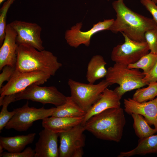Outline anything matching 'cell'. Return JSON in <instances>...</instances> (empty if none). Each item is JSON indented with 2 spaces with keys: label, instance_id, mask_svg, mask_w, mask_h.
<instances>
[{
  "label": "cell",
  "instance_id": "6da1fadb",
  "mask_svg": "<svg viewBox=\"0 0 157 157\" xmlns=\"http://www.w3.org/2000/svg\"><path fill=\"white\" fill-rule=\"evenodd\" d=\"M116 18L109 30L116 33H122L133 40L145 41V33L157 25L153 19L138 13L127 7L124 0H117L112 3Z\"/></svg>",
  "mask_w": 157,
  "mask_h": 157
},
{
  "label": "cell",
  "instance_id": "7a4b0ae2",
  "mask_svg": "<svg viewBox=\"0 0 157 157\" xmlns=\"http://www.w3.org/2000/svg\"><path fill=\"white\" fill-rule=\"evenodd\" d=\"M124 114L121 107L109 108L91 117L83 126L99 139L118 142L126 123Z\"/></svg>",
  "mask_w": 157,
  "mask_h": 157
},
{
  "label": "cell",
  "instance_id": "3957f363",
  "mask_svg": "<svg viewBox=\"0 0 157 157\" xmlns=\"http://www.w3.org/2000/svg\"><path fill=\"white\" fill-rule=\"evenodd\" d=\"M17 58L16 69L22 72L39 71L52 76L62 65L51 52L26 44L18 45Z\"/></svg>",
  "mask_w": 157,
  "mask_h": 157
},
{
  "label": "cell",
  "instance_id": "277c9868",
  "mask_svg": "<svg viewBox=\"0 0 157 157\" xmlns=\"http://www.w3.org/2000/svg\"><path fill=\"white\" fill-rule=\"evenodd\" d=\"M144 76L139 69L130 68L127 65L115 63L107 69L105 80L110 85H119L114 90L122 97L127 92L146 85L142 81Z\"/></svg>",
  "mask_w": 157,
  "mask_h": 157
},
{
  "label": "cell",
  "instance_id": "5b68a950",
  "mask_svg": "<svg viewBox=\"0 0 157 157\" xmlns=\"http://www.w3.org/2000/svg\"><path fill=\"white\" fill-rule=\"evenodd\" d=\"M68 84L71 96L86 113L99 99L103 91L110 85L105 79L94 84L82 83L69 79Z\"/></svg>",
  "mask_w": 157,
  "mask_h": 157
},
{
  "label": "cell",
  "instance_id": "8992f818",
  "mask_svg": "<svg viewBox=\"0 0 157 157\" xmlns=\"http://www.w3.org/2000/svg\"><path fill=\"white\" fill-rule=\"evenodd\" d=\"M51 76L41 71L22 72L15 69L10 80L0 88V99L20 92L33 84H43Z\"/></svg>",
  "mask_w": 157,
  "mask_h": 157
},
{
  "label": "cell",
  "instance_id": "52a82bcc",
  "mask_svg": "<svg viewBox=\"0 0 157 157\" xmlns=\"http://www.w3.org/2000/svg\"><path fill=\"white\" fill-rule=\"evenodd\" d=\"M55 107L45 109L30 107L27 101L22 107L15 109L16 113L6 125L7 129H14L18 131H27L37 120L52 116Z\"/></svg>",
  "mask_w": 157,
  "mask_h": 157
},
{
  "label": "cell",
  "instance_id": "ba28073f",
  "mask_svg": "<svg viewBox=\"0 0 157 157\" xmlns=\"http://www.w3.org/2000/svg\"><path fill=\"white\" fill-rule=\"evenodd\" d=\"M33 84L24 90L15 94L16 101L22 99L38 102L44 105L49 104L56 107L66 101L67 97L54 86L42 87Z\"/></svg>",
  "mask_w": 157,
  "mask_h": 157
},
{
  "label": "cell",
  "instance_id": "9c48e42d",
  "mask_svg": "<svg viewBox=\"0 0 157 157\" xmlns=\"http://www.w3.org/2000/svg\"><path fill=\"white\" fill-rule=\"evenodd\" d=\"M122 33L124 38V42L113 48L111 56L113 61L128 65L135 63L149 53V48L146 41H135L124 33Z\"/></svg>",
  "mask_w": 157,
  "mask_h": 157
},
{
  "label": "cell",
  "instance_id": "30bf717a",
  "mask_svg": "<svg viewBox=\"0 0 157 157\" xmlns=\"http://www.w3.org/2000/svg\"><path fill=\"white\" fill-rule=\"evenodd\" d=\"M115 20L113 19H104L94 24L92 28L86 31L81 30L83 24L77 23L75 25L67 30L65 34V39L70 46L77 48L80 45L83 44L86 47L89 46L92 37L95 33L101 31L108 30Z\"/></svg>",
  "mask_w": 157,
  "mask_h": 157
},
{
  "label": "cell",
  "instance_id": "8fae6325",
  "mask_svg": "<svg viewBox=\"0 0 157 157\" xmlns=\"http://www.w3.org/2000/svg\"><path fill=\"white\" fill-rule=\"evenodd\" d=\"M9 24L17 33L16 42L18 45L26 44L40 51L44 50L41 38L42 29L38 24L17 20Z\"/></svg>",
  "mask_w": 157,
  "mask_h": 157
},
{
  "label": "cell",
  "instance_id": "7c38bea8",
  "mask_svg": "<svg viewBox=\"0 0 157 157\" xmlns=\"http://www.w3.org/2000/svg\"><path fill=\"white\" fill-rule=\"evenodd\" d=\"M85 131L84 126L81 124L67 131L59 133V157H72L76 150L83 148L85 144Z\"/></svg>",
  "mask_w": 157,
  "mask_h": 157
},
{
  "label": "cell",
  "instance_id": "4fadbf2b",
  "mask_svg": "<svg viewBox=\"0 0 157 157\" xmlns=\"http://www.w3.org/2000/svg\"><path fill=\"white\" fill-rule=\"evenodd\" d=\"M124 111L131 115L136 114L142 116L149 125H153L157 131V96L146 102H139L131 98L124 99Z\"/></svg>",
  "mask_w": 157,
  "mask_h": 157
},
{
  "label": "cell",
  "instance_id": "5bb4252c",
  "mask_svg": "<svg viewBox=\"0 0 157 157\" xmlns=\"http://www.w3.org/2000/svg\"><path fill=\"white\" fill-rule=\"evenodd\" d=\"M17 33L10 24L6 25L5 35L0 49V70L6 65L15 67L18 45L16 42Z\"/></svg>",
  "mask_w": 157,
  "mask_h": 157
},
{
  "label": "cell",
  "instance_id": "9a60e30c",
  "mask_svg": "<svg viewBox=\"0 0 157 157\" xmlns=\"http://www.w3.org/2000/svg\"><path fill=\"white\" fill-rule=\"evenodd\" d=\"M39 135L35 144V157H59L58 145L59 133L44 128L40 132Z\"/></svg>",
  "mask_w": 157,
  "mask_h": 157
},
{
  "label": "cell",
  "instance_id": "2e32d148",
  "mask_svg": "<svg viewBox=\"0 0 157 157\" xmlns=\"http://www.w3.org/2000/svg\"><path fill=\"white\" fill-rule=\"evenodd\" d=\"M121 98L114 90L106 88L99 99L86 113L81 124L83 126L91 117L106 110L121 107Z\"/></svg>",
  "mask_w": 157,
  "mask_h": 157
},
{
  "label": "cell",
  "instance_id": "e0dca14e",
  "mask_svg": "<svg viewBox=\"0 0 157 157\" xmlns=\"http://www.w3.org/2000/svg\"><path fill=\"white\" fill-rule=\"evenodd\" d=\"M84 116L69 117L51 116L42 120V124L44 128L59 133L67 131L81 124Z\"/></svg>",
  "mask_w": 157,
  "mask_h": 157
},
{
  "label": "cell",
  "instance_id": "ac0fdd59",
  "mask_svg": "<svg viewBox=\"0 0 157 157\" xmlns=\"http://www.w3.org/2000/svg\"><path fill=\"white\" fill-rule=\"evenodd\" d=\"M35 135V133H32L25 135H18L10 137L1 136L0 145L8 152H20L26 146L33 142Z\"/></svg>",
  "mask_w": 157,
  "mask_h": 157
},
{
  "label": "cell",
  "instance_id": "d6986e66",
  "mask_svg": "<svg viewBox=\"0 0 157 157\" xmlns=\"http://www.w3.org/2000/svg\"><path fill=\"white\" fill-rule=\"evenodd\" d=\"M107 63L103 57L100 55L94 56L87 66L86 78L89 83H94L97 80L105 77L107 69Z\"/></svg>",
  "mask_w": 157,
  "mask_h": 157
},
{
  "label": "cell",
  "instance_id": "ffe728a7",
  "mask_svg": "<svg viewBox=\"0 0 157 157\" xmlns=\"http://www.w3.org/2000/svg\"><path fill=\"white\" fill-rule=\"evenodd\" d=\"M150 154H157V135L139 139L135 148L129 151L121 152L117 157H129Z\"/></svg>",
  "mask_w": 157,
  "mask_h": 157
},
{
  "label": "cell",
  "instance_id": "44dd1931",
  "mask_svg": "<svg viewBox=\"0 0 157 157\" xmlns=\"http://www.w3.org/2000/svg\"><path fill=\"white\" fill-rule=\"evenodd\" d=\"M85 113L70 96L67 97L65 103L55 107L52 116L76 117L84 116Z\"/></svg>",
  "mask_w": 157,
  "mask_h": 157
},
{
  "label": "cell",
  "instance_id": "7402d4cb",
  "mask_svg": "<svg viewBox=\"0 0 157 157\" xmlns=\"http://www.w3.org/2000/svg\"><path fill=\"white\" fill-rule=\"evenodd\" d=\"M131 115L133 120V126L135 133L139 139H143L157 132L155 128L151 127L142 116L134 113Z\"/></svg>",
  "mask_w": 157,
  "mask_h": 157
},
{
  "label": "cell",
  "instance_id": "603a6c76",
  "mask_svg": "<svg viewBox=\"0 0 157 157\" xmlns=\"http://www.w3.org/2000/svg\"><path fill=\"white\" fill-rule=\"evenodd\" d=\"M157 61V54L150 52L145 54L134 63L128 65L130 68L141 69L145 75L152 69Z\"/></svg>",
  "mask_w": 157,
  "mask_h": 157
},
{
  "label": "cell",
  "instance_id": "cb8c5ba5",
  "mask_svg": "<svg viewBox=\"0 0 157 157\" xmlns=\"http://www.w3.org/2000/svg\"><path fill=\"white\" fill-rule=\"evenodd\" d=\"M15 94L6 95L0 101V106H2L0 113V132L16 113L15 109L11 112L8 111L7 109L10 104L16 101Z\"/></svg>",
  "mask_w": 157,
  "mask_h": 157
},
{
  "label": "cell",
  "instance_id": "d4e9b609",
  "mask_svg": "<svg viewBox=\"0 0 157 157\" xmlns=\"http://www.w3.org/2000/svg\"><path fill=\"white\" fill-rule=\"evenodd\" d=\"M146 87L138 89L132 99L139 102H143L154 99L157 96V82L151 83Z\"/></svg>",
  "mask_w": 157,
  "mask_h": 157
},
{
  "label": "cell",
  "instance_id": "484cf974",
  "mask_svg": "<svg viewBox=\"0 0 157 157\" xmlns=\"http://www.w3.org/2000/svg\"><path fill=\"white\" fill-rule=\"evenodd\" d=\"M15 0H7L0 9V45H2L4 39L7 24L6 19L8 10Z\"/></svg>",
  "mask_w": 157,
  "mask_h": 157
},
{
  "label": "cell",
  "instance_id": "4316f807",
  "mask_svg": "<svg viewBox=\"0 0 157 157\" xmlns=\"http://www.w3.org/2000/svg\"><path fill=\"white\" fill-rule=\"evenodd\" d=\"M144 38L150 52L157 54V25L145 33Z\"/></svg>",
  "mask_w": 157,
  "mask_h": 157
},
{
  "label": "cell",
  "instance_id": "83f0119b",
  "mask_svg": "<svg viewBox=\"0 0 157 157\" xmlns=\"http://www.w3.org/2000/svg\"><path fill=\"white\" fill-rule=\"evenodd\" d=\"M35 150L31 147H28L23 151L17 153L3 152L0 154L1 157H35Z\"/></svg>",
  "mask_w": 157,
  "mask_h": 157
},
{
  "label": "cell",
  "instance_id": "f1b7e54d",
  "mask_svg": "<svg viewBox=\"0 0 157 157\" xmlns=\"http://www.w3.org/2000/svg\"><path fill=\"white\" fill-rule=\"evenodd\" d=\"M15 67L6 65L2 69V72L0 74V88L5 81H8L15 70Z\"/></svg>",
  "mask_w": 157,
  "mask_h": 157
},
{
  "label": "cell",
  "instance_id": "f546056e",
  "mask_svg": "<svg viewBox=\"0 0 157 157\" xmlns=\"http://www.w3.org/2000/svg\"><path fill=\"white\" fill-rule=\"evenodd\" d=\"M140 2L151 13L157 25V5L152 0H140Z\"/></svg>",
  "mask_w": 157,
  "mask_h": 157
},
{
  "label": "cell",
  "instance_id": "4dcf8cb0",
  "mask_svg": "<svg viewBox=\"0 0 157 157\" xmlns=\"http://www.w3.org/2000/svg\"><path fill=\"white\" fill-rule=\"evenodd\" d=\"M144 83L146 85L157 82V61L151 71L145 75L142 79Z\"/></svg>",
  "mask_w": 157,
  "mask_h": 157
},
{
  "label": "cell",
  "instance_id": "1f68e13d",
  "mask_svg": "<svg viewBox=\"0 0 157 157\" xmlns=\"http://www.w3.org/2000/svg\"><path fill=\"white\" fill-rule=\"evenodd\" d=\"M83 154V148L78 149L74 153L72 157H81Z\"/></svg>",
  "mask_w": 157,
  "mask_h": 157
},
{
  "label": "cell",
  "instance_id": "d6a6232c",
  "mask_svg": "<svg viewBox=\"0 0 157 157\" xmlns=\"http://www.w3.org/2000/svg\"><path fill=\"white\" fill-rule=\"evenodd\" d=\"M3 147L1 146V145H0V154H1L3 152Z\"/></svg>",
  "mask_w": 157,
  "mask_h": 157
},
{
  "label": "cell",
  "instance_id": "836d02e7",
  "mask_svg": "<svg viewBox=\"0 0 157 157\" xmlns=\"http://www.w3.org/2000/svg\"><path fill=\"white\" fill-rule=\"evenodd\" d=\"M152 0L157 5V0Z\"/></svg>",
  "mask_w": 157,
  "mask_h": 157
},
{
  "label": "cell",
  "instance_id": "e575fe53",
  "mask_svg": "<svg viewBox=\"0 0 157 157\" xmlns=\"http://www.w3.org/2000/svg\"><path fill=\"white\" fill-rule=\"evenodd\" d=\"M5 0H0V4H1Z\"/></svg>",
  "mask_w": 157,
  "mask_h": 157
},
{
  "label": "cell",
  "instance_id": "d590c367",
  "mask_svg": "<svg viewBox=\"0 0 157 157\" xmlns=\"http://www.w3.org/2000/svg\"><path fill=\"white\" fill-rule=\"evenodd\" d=\"M110 0H107L108 1H109Z\"/></svg>",
  "mask_w": 157,
  "mask_h": 157
}]
</instances>
